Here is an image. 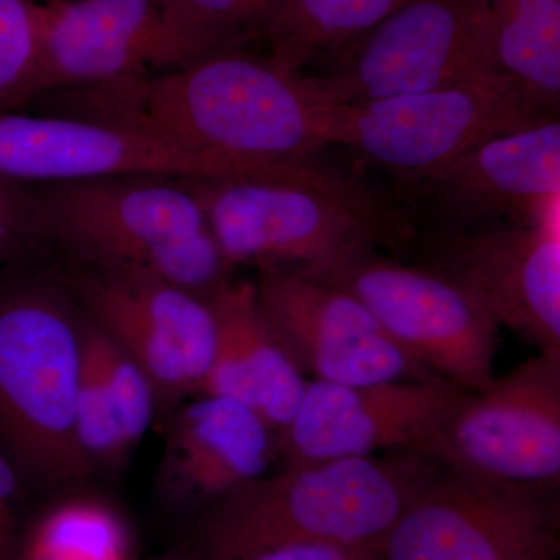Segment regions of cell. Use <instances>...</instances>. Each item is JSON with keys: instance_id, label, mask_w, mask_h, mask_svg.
Returning a JSON list of instances; mask_svg holds the SVG:
<instances>
[{"instance_id": "cell-1", "label": "cell", "mask_w": 560, "mask_h": 560, "mask_svg": "<svg viewBox=\"0 0 560 560\" xmlns=\"http://www.w3.org/2000/svg\"><path fill=\"white\" fill-rule=\"evenodd\" d=\"M47 97L62 102L61 116L150 132L242 178L326 150L323 102L307 75L243 49Z\"/></svg>"}, {"instance_id": "cell-2", "label": "cell", "mask_w": 560, "mask_h": 560, "mask_svg": "<svg viewBox=\"0 0 560 560\" xmlns=\"http://www.w3.org/2000/svg\"><path fill=\"white\" fill-rule=\"evenodd\" d=\"M320 153L270 175L184 179L232 270L308 275L364 249L410 253L416 224L404 206Z\"/></svg>"}, {"instance_id": "cell-3", "label": "cell", "mask_w": 560, "mask_h": 560, "mask_svg": "<svg viewBox=\"0 0 560 560\" xmlns=\"http://www.w3.org/2000/svg\"><path fill=\"white\" fill-rule=\"evenodd\" d=\"M438 463L418 448L282 466L195 512L183 555L246 560L300 544L378 545Z\"/></svg>"}, {"instance_id": "cell-4", "label": "cell", "mask_w": 560, "mask_h": 560, "mask_svg": "<svg viewBox=\"0 0 560 560\" xmlns=\"http://www.w3.org/2000/svg\"><path fill=\"white\" fill-rule=\"evenodd\" d=\"M0 268V447L28 492L91 477L75 431L83 313L60 279Z\"/></svg>"}, {"instance_id": "cell-5", "label": "cell", "mask_w": 560, "mask_h": 560, "mask_svg": "<svg viewBox=\"0 0 560 560\" xmlns=\"http://www.w3.org/2000/svg\"><path fill=\"white\" fill-rule=\"evenodd\" d=\"M36 187L47 238L72 260L143 272L205 301L231 280L184 179L110 176Z\"/></svg>"}, {"instance_id": "cell-6", "label": "cell", "mask_w": 560, "mask_h": 560, "mask_svg": "<svg viewBox=\"0 0 560 560\" xmlns=\"http://www.w3.org/2000/svg\"><path fill=\"white\" fill-rule=\"evenodd\" d=\"M551 119L559 114L541 108L512 81L482 75L382 101L323 102V142L386 168L407 187L486 140Z\"/></svg>"}, {"instance_id": "cell-7", "label": "cell", "mask_w": 560, "mask_h": 560, "mask_svg": "<svg viewBox=\"0 0 560 560\" xmlns=\"http://www.w3.org/2000/svg\"><path fill=\"white\" fill-rule=\"evenodd\" d=\"M360 301L401 349L467 393L495 378L499 324L440 272L364 249L302 275Z\"/></svg>"}, {"instance_id": "cell-8", "label": "cell", "mask_w": 560, "mask_h": 560, "mask_svg": "<svg viewBox=\"0 0 560 560\" xmlns=\"http://www.w3.org/2000/svg\"><path fill=\"white\" fill-rule=\"evenodd\" d=\"M559 486L438 464L390 526L378 560H558Z\"/></svg>"}, {"instance_id": "cell-9", "label": "cell", "mask_w": 560, "mask_h": 560, "mask_svg": "<svg viewBox=\"0 0 560 560\" xmlns=\"http://www.w3.org/2000/svg\"><path fill=\"white\" fill-rule=\"evenodd\" d=\"M305 73L320 102L382 101L499 75L489 50L488 0H411Z\"/></svg>"}, {"instance_id": "cell-10", "label": "cell", "mask_w": 560, "mask_h": 560, "mask_svg": "<svg viewBox=\"0 0 560 560\" xmlns=\"http://www.w3.org/2000/svg\"><path fill=\"white\" fill-rule=\"evenodd\" d=\"M418 451L477 477L559 486L560 350H540L464 394Z\"/></svg>"}, {"instance_id": "cell-11", "label": "cell", "mask_w": 560, "mask_h": 560, "mask_svg": "<svg viewBox=\"0 0 560 560\" xmlns=\"http://www.w3.org/2000/svg\"><path fill=\"white\" fill-rule=\"evenodd\" d=\"M58 279L80 311L145 372L160 407L200 394L215 346L209 301L143 272L75 260Z\"/></svg>"}, {"instance_id": "cell-12", "label": "cell", "mask_w": 560, "mask_h": 560, "mask_svg": "<svg viewBox=\"0 0 560 560\" xmlns=\"http://www.w3.org/2000/svg\"><path fill=\"white\" fill-rule=\"evenodd\" d=\"M416 264L470 294L493 320L540 350H560L558 219L470 230H418Z\"/></svg>"}, {"instance_id": "cell-13", "label": "cell", "mask_w": 560, "mask_h": 560, "mask_svg": "<svg viewBox=\"0 0 560 560\" xmlns=\"http://www.w3.org/2000/svg\"><path fill=\"white\" fill-rule=\"evenodd\" d=\"M405 189L427 221L418 230L558 219L560 121L486 140Z\"/></svg>"}, {"instance_id": "cell-14", "label": "cell", "mask_w": 560, "mask_h": 560, "mask_svg": "<svg viewBox=\"0 0 560 560\" xmlns=\"http://www.w3.org/2000/svg\"><path fill=\"white\" fill-rule=\"evenodd\" d=\"M467 390L444 378L337 385L312 381L275 434L282 466L419 448Z\"/></svg>"}, {"instance_id": "cell-15", "label": "cell", "mask_w": 560, "mask_h": 560, "mask_svg": "<svg viewBox=\"0 0 560 560\" xmlns=\"http://www.w3.org/2000/svg\"><path fill=\"white\" fill-rule=\"evenodd\" d=\"M256 289L287 352L313 381L372 385L438 378L337 287L298 272L260 271Z\"/></svg>"}, {"instance_id": "cell-16", "label": "cell", "mask_w": 560, "mask_h": 560, "mask_svg": "<svg viewBox=\"0 0 560 560\" xmlns=\"http://www.w3.org/2000/svg\"><path fill=\"white\" fill-rule=\"evenodd\" d=\"M0 176L38 186L110 176L226 179L241 175L219 161L124 125L0 110Z\"/></svg>"}, {"instance_id": "cell-17", "label": "cell", "mask_w": 560, "mask_h": 560, "mask_svg": "<svg viewBox=\"0 0 560 560\" xmlns=\"http://www.w3.org/2000/svg\"><path fill=\"white\" fill-rule=\"evenodd\" d=\"M43 28L28 102L179 68L161 0H40Z\"/></svg>"}, {"instance_id": "cell-18", "label": "cell", "mask_w": 560, "mask_h": 560, "mask_svg": "<svg viewBox=\"0 0 560 560\" xmlns=\"http://www.w3.org/2000/svg\"><path fill=\"white\" fill-rule=\"evenodd\" d=\"M275 458V433L257 412L223 397L195 396L173 420L158 488L172 506L198 512L267 474Z\"/></svg>"}, {"instance_id": "cell-19", "label": "cell", "mask_w": 560, "mask_h": 560, "mask_svg": "<svg viewBox=\"0 0 560 560\" xmlns=\"http://www.w3.org/2000/svg\"><path fill=\"white\" fill-rule=\"evenodd\" d=\"M209 304L215 346L198 396L238 401L278 433L293 418L308 381L261 307L256 282L228 280Z\"/></svg>"}, {"instance_id": "cell-20", "label": "cell", "mask_w": 560, "mask_h": 560, "mask_svg": "<svg viewBox=\"0 0 560 560\" xmlns=\"http://www.w3.org/2000/svg\"><path fill=\"white\" fill-rule=\"evenodd\" d=\"M493 70L559 114L560 0H488Z\"/></svg>"}, {"instance_id": "cell-21", "label": "cell", "mask_w": 560, "mask_h": 560, "mask_svg": "<svg viewBox=\"0 0 560 560\" xmlns=\"http://www.w3.org/2000/svg\"><path fill=\"white\" fill-rule=\"evenodd\" d=\"M411 0H279L264 33L268 57L290 72L329 60Z\"/></svg>"}, {"instance_id": "cell-22", "label": "cell", "mask_w": 560, "mask_h": 560, "mask_svg": "<svg viewBox=\"0 0 560 560\" xmlns=\"http://www.w3.org/2000/svg\"><path fill=\"white\" fill-rule=\"evenodd\" d=\"M18 560H131L130 533L106 501L66 497L27 523Z\"/></svg>"}, {"instance_id": "cell-23", "label": "cell", "mask_w": 560, "mask_h": 560, "mask_svg": "<svg viewBox=\"0 0 560 560\" xmlns=\"http://www.w3.org/2000/svg\"><path fill=\"white\" fill-rule=\"evenodd\" d=\"M279 0H161L183 65L264 38Z\"/></svg>"}, {"instance_id": "cell-24", "label": "cell", "mask_w": 560, "mask_h": 560, "mask_svg": "<svg viewBox=\"0 0 560 560\" xmlns=\"http://www.w3.org/2000/svg\"><path fill=\"white\" fill-rule=\"evenodd\" d=\"M83 320L88 340L101 361L103 375L116 404L121 440L127 451L131 452L145 436L156 416L160 407L156 390L139 364L110 340L108 335L103 334L84 313Z\"/></svg>"}, {"instance_id": "cell-25", "label": "cell", "mask_w": 560, "mask_h": 560, "mask_svg": "<svg viewBox=\"0 0 560 560\" xmlns=\"http://www.w3.org/2000/svg\"><path fill=\"white\" fill-rule=\"evenodd\" d=\"M40 28V0H0V110H16L28 103Z\"/></svg>"}, {"instance_id": "cell-26", "label": "cell", "mask_w": 560, "mask_h": 560, "mask_svg": "<svg viewBox=\"0 0 560 560\" xmlns=\"http://www.w3.org/2000/svg\"><path fill=\"white\" fill-rule=\"evenodd\" d=\"M46 245L38 187L0 176V268L31 261Z\"/></svg>"}, {"instance_id": "cell-27", "label": "cell", "mask_w": 560, "mask_h": 560, "mask_svg": "<svg viewBox=\"0 0 560 560\" xmlns=\"http://www.w3.org/2000/svg\"><path fill=\"white\" fill-rule=\"evenodd\" d=\"M28 489L10 456L0 447V560H18L25 522Z\"/></svg>"}, {"instance_id": "cell-28", "label": "cell", "mask_w": 560, "mask_h": 560, "mask_svg": "<svg viewBox=\"0 0 560 560\" xmlns=\"http://www.w3.org/2000/svg\"><path fill=\"white\" fill-rule=\"evenodd\" d=\"M378 545L300 544L260 552L246 560H378Z\"/></svg>"}, {"instance_id": "cell-29", "label": "cell", "mask_w": 560, "mask_h": 560, "mask_svg": "<svg viewBox=\"0 0 560 560\" xmlns=\"http://www.w3.org/2000/svg\"><path fill=\"white\" fill-rule=\"evenodd\" d=\"M162 560H190V559L187 558V556H184L183 552H180V555L175 556V558H167V559H162Z\"/></svg>"}]
</instances>
